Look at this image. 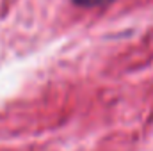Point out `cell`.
<instances>
[{
    "instance_id": "6da1fadb",
    "label": "cell",
    "mask_w": 153,
    "mask_h": 151,
    "mask_svg": "<svg viewBox=\"0 0 153 151\" xmlns=\"http://www.w3.org/2000/svg\"><path fill=\"white\" fill-rule=\"evenodd\" d=\"M111 2L112 0H75L76 5H82V7H102V5H107Z\"/></svg>"
}]
</instances>
